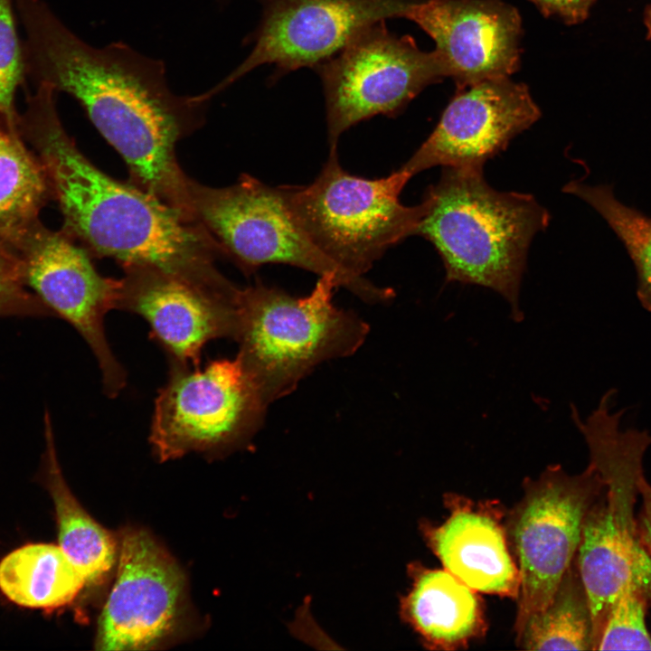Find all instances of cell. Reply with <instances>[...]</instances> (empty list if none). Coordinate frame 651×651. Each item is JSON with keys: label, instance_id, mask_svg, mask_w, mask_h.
Segmentation results:
<instances>
[{"label": "cell", "instance_id": "obj_3", "mask_svg": "<svg viewBox=\"0 0 651 651\" xmlns=\"http://www.w3.org/2000/svg\"><path fill=\"white\" fill-rule=\"evenodd\" d=\"M415 235L432 243L447 282L495 291L509 304L512 318H524L520 289L528 249L547 228L550 214L528 193L499 192L482 166H444L429 186Z\"/></svg>", "mask_w": 651, "mask_h": 651}, {"label": "cell", "instance_id": "obj_16", "mask_svg": "<svg viewBox=\"0 0 651 651\" xmlns=\"http://www.w3.org/2000/svg\"><path fill=\"white\" fill-rule=\"evenodd\" d=\"M575 557L597 650L608 613L627 585L636 584L651 601V556L638 536L617 524L604 489L585 516Z\"/></svg>", "mask_w": 651, "mask_h": 651}, {"label": "cell", "instance_id": "obj_28", "mask_svg": "<svg viewBox=\"0 0 651 651\" xmlns=\"http://www.w3.org/2000/svg\"><path fill=\"white\" fill-rule=\"evenodd\" d=\"M545 16L557 17L568 24L585 21L598 0H530Z\"/></svg>", "mask_w": 651, "mask_h": 651}, {"label": "cell", "instance_id": "obj_5", "mask_svg": "<svg viewBox=\"0 0 651 651\" xmlns=\"http://www.w3.org/2000/svg\"><path fill=\"white\" fill-rule=\"evenodd\" d=\"M410 179L400 169L375 179L351 175L335 147L311 184L280 187L313 244L345 271L364 277L387 250L415 235L423 204L405 206L399 199Z\"/></svg>", "mask_w": 651, "mask_h": 651}, {"label": "cell", "instance_id": "obj_12", "mask_svg": "<svg viewBox=\"0 0 651 651\" xmlns=\"http://www.w3.org/2000/svg\"><path fill=\"white\" fill-rule=\"evenodd\" d=\"M118 542L116 580L99 618L95 648L152 649L181 624L185 578L146 530L125 528Z\"/></svg>", "mask_w": 651, "mask_h": 651}, {"label": "cell", "instance_id": "obj_25", "mask_svg": "<svg viewBox=\"0 0 651 651\" xmlns=\"http://www.w3.org/2000/svg\"><path fill=\"white\" fill-rule=\"evenodd\" d=\"M650 603L636 584L627 585L608 613L597 650H651L646 624Z\"/></svg>", "mask_w": 651, "mask_h": 651}, {"label": "cell", "instance_id": "obj_14", "mask_svg": "<svg viewBox=\"0 0 651 651\" xmlns=\"http://www.w3.org/2000/svg\"><path fill=\"white\" fill-rule=\"evenodd\" d=\"M541 117L529 89L509 78L457 90L439 121L400 168L411 178L433 166H484Z\"/></svg>", "mask_w": 651, "mask_h": 651}, {"label": "cell", "instance_id": "obj_18", "mask_svg": "<svg viewBox=\"0 0 651 651\" xmlns=\"http://www.w3.org/2000/svg\"><path fill=\"white\" fill-rule=\"evenodd\" d=\"M614 392H607L586 420L580 419L574 407L571 415L589 447L590 465L605 486L616 522L624 531L637 535L634 506L639 495V482L645 476L643 457L651 445V435L636 429H619L623 410L609 411Z\"/></svg>", "mask_w": 651, "mask_h": 651}, {"label": "cell", "instance_id": "obj_26", "mask_svg": "<svg viewBox=\"0 0 651 651\" xmlns=\"http://www.w3.org/2000/svg\"><path fill=\"white\" fill-rule=\"evenodd\" d=\"M24 71L12 0H0V108L14 109V97Z\"/></svg>", "mask_w": 651, "mask_h": 651}, {"label": "cell", "instance_id": "obj_17", "mask_svg": "<svg viewBox=\"0 0 651 651\" xmlns=\"http://www.w3.org/2000/svg\"><path fill=\"white\" fill-rule=\"evenodd\" d=\"M425 533L446 571L473 590L518 596L519 571L492 517L459 509L440 526L426 528Z\"/></svg>", "mask_w": 651, "mask_h": 651}, {"label": "cell", "instance_id": "obj_4", "mask_svg": "<svg viewBox=\"0 0 651 651\" xmlns=\"http://www.w3.org/2000/svg\"><path fill=\"white\" fill-rule=\"evenodd\" d=\"M335 288L324 276L303 297L261 281L241 288L236 357L268 406L320 363L353 355L365 342L369 325L334 305Z\"/></svg>", "mask_w": 651, "mask_h": 651}, {"label": "cell", "instance_id": "obj_6", "mask_svg": "<svg viewBox=\"0 0 651 651\" xmlns=\"http://www.w3.org/2000/svg\"><path fill=\"white\" fill-rule=\"evenodd\" d=\"M190 199L194 218L246 276L265 264H288L330 276L338 288L369 304H383L393 296L392 289L350 274L324 255L292 217L280 186L247 174L222 188L192 179Z\"/></svg>", "mask_w": 651, "mask_h": 651}, {"label": "cell", "instance_id": "obj_30", "mask_svg": "<svg viewBox=\"0 0 651 651\" xmlns=\"http://www.w3.org/2000/svg\"><path fill=\"white\" fill-rule=\"evenodd\" d=\"M644 24L646 29V39L651 41V5L645 8Z\"/></svg>", "mask_w": 651, "mask_h": 651}, {"label": "cell", "instance_id": "obj_10", "mask_svg": "<svg viewBox=\"0 0 651 651\" xmlns=\"http://www.w3.org/2000/svg\"><path fill=\"white\" fill-rule=\"evenodd\" d=\"M527 485L512 524L520 576L517 637L553 598L576 556L585 516L605 489L590 465L577 476L550 467Z\"/></svg>", "mask_w": 651, "mask_h": 651}, {"label": "cell", "instance_id": "obj_29", "mask_svg": "<svg viewBox=\"0 0 651 651\" xmlns=\"http://www.w3.org/2000/svg\"><path fill=\"white\" fill-rule=\"evenodd\" d=\"M642 505L637 519V530L639 540L651 556V485L645 476L638 485Z\"/></svg>", "mask_w": 651, "mask_h": 651}, {"label": "cell", "instance_id": "obj_13", "mask_svg": "<svg viewBox=\"0 0 651 651\" xmlns=\"http://www.w3.org/2000/svg\"><path fill=\"white\" fill-rule=\"evenodd\" d=\"M124 271L116 309L146 321L169 367L199 366L209 342L236 340L241 288L232 282L209 284L151 269Z\"/></svg>", "mask_w": 651, "mask_h": 651}, {"label": "cell", "instance_id": "obj_15", "mask_svg": "<svg viewBox=\"0 0 651 651\" xmlns=\"http://www.w3.org/2000/svg\"><path fill=\"white\" fill-rule=\"evenodd\" d=\"M405 17L436 42L446 76L457 90L509 78L519 68L522 21L497 0H412Z\"/></svg>", "mask_w": 651, "mask_h": 651}, {"label": "cell", "instance_id": "obj_20", "mask_svg": "<svg viewBox=\"0 0 651 651\" xmlns=\"http://www.w3.org/2000/svg\"><path fill=\"white\" fill-rule=\"evenodd\" d=\"M410 590L401 600V614L426 642L453 645L469 637L479 623L473 590L448 571L411 570Z\"/></svg>", "mask_w": 651, "mask_h": 651}, {"label": "cell", "instance_id": "obj_2", "mask_svg": "<svg viewBox=\"0 0 651 651\" xmlns=\"http://www.w3.org/2000/svg\"><path fill=\"white\" fill-rule=\"evenodd\" d=\"M55 93L38 85L19 125L44 168L63 230L93 256L110 258L124 270L151 269L199 282H227L215 266L222 251L196 219L110 177L78 149L61 122Z\"/></svg>", "mask_w": 651, "mask_h": 651}, {"label": "cell", "instance_id": "obj_11", "mask_svg": "<svg viewBox=\"0 0 651 651\" xmlns=\"http://www.w3.org/2000/svg\"><path fill=\"white\" fill-rule=\"evenodd\" d=\"M412 0H264L247 58L211 90L212 99L255 68L272 64L280 77L315 68L339 52L364 28L402 17Z\"/></svg>", "mask_w": 651, "mask_h": 651}, {"label": "cell", "instance_id": "obj_7", "mask_svg": "<svg viewBox=\"0 0 651 651\" xmlns=\"http://www.w3.org/2000/svg\"><path fill=\"white\" fill-rule=\"evenodd\" d=\"M267 408L237 357L169 367L155 401L149 442L161 462L191 452L222 456L253 439Z\"/></svg>", "mask_w": 651, "mask_h": 651}, {"label": "cell", "instance_id": "obj_23", "mask_svg": "<svg viewBox=\"0 0 651 651\" xmlns=\"http://www.w3.org/2000/svg\"><path fill=\"white\" fill-rule=\"evenodd\" d=\"M518 638L528 650L592 649L590 609L575 561L549 605L527 620Z\"/></svg>", "mask_w": 651, "mask_h": 651}, {"label": "cell", "instance_id": "obj_1", "mask_svg": "<svg viewBox=\"0 0 651 651\" xmlns=\"http://www.w3.org/2000/svg\"><path fill=\"white\" fill-rule=\"evenodd\" d=\"M25 32V71L72 96L126 162L131 182L193 217L192 179L176 144L203 123L208 99L170 90L165 66L124 42L101 48L69 30L43 0H15Z\"/></svg>", "mask_w": 651, "mask_h": 651}, {"label": "cell", "instance_id": "obj_22", "mask_svg": "<svg viewBox=\"0 0 651 651\" xmlns=\"http://www.w3.org/2000/svg\"><path fill=\"white\" fill-rule=\"evenodd\" d=\"M23 139L15 109L0 108V237L38 219L52 196L42 165Z\"/></svg>", "mask_w": 651, "mask_h": 651}, {"label": "cell", "instance_id": "obj_27", "mask_svg": "<svg viewBox=\"0 0 651 651\" xmlns=\"http://www.w3.org/2000/svg\"><path fill=\"white\" fill-rule=\"evenodd\" d=\"M50 316L44 304L27 289L14 263L0 251V317Z\"/></svg>", "mask_w": 651, "mask_h": 651}, {"label": "cell", "instance_id": "obj_24", "mask_svg": "<svg viewBox=\"0 0 651 651\" xmlns=\"http://www.w3.org/2000/svg\"><path fill=\"white\" fill-rule=\"evenodd\" d=\"M563 191L590 204L622 241L637 270V297L651 312V218L620 203L611 185L591 186L571 181Z\"/></svg>", "mask_w": 651, "mask_h": 651}, {"label": "cell", "instance_id": "obj_8", "mask_svg": "<svg viewBox=\"0 0 651 651\" xmlns=\"http://www.w3.org/2000/svg\"><path fill=\"white\" fill-rule=\"evenodd\" d=\"M0 251L52 316L81 335L98 362L104 392L117 397L127 373L108 344L104 320L117 307L121 280L100 275L84 247L64 230L47 229L39 219L0 237Z\"/></svg>", "mask_w": 651, "mask_h": 651}, {"label": "cell", "instance_id": "obj_19", "mask_svg": "<svg viewBox=\"0 0 651 651\" xmlns=\"http://www.w3.org/2000/svg\"><path fill=\"white\" fill-rule=\"evenodd\" d=\"M42 478L56 514L59 546L80 571L86 586H99L110 574L119 542L83 508L71 491L57 458L49 413L44 416Z\"/></svg>", "mask_w": 651, "mask_h": 651}, {"label": "cell", "instance_id": "obj_9", "mask_svg": "<svg viewBox=\"0 0 651 651\" xmlns=\"http://www.w3.org/2000/svg\"><path fill=\"white\" fill-rule=\"evenodd\" d=\"M384 22L364 28L314 68L324 87L330 148L361 121L399 115L424 88L446 76L435 51H421L412 37L397 36Z\"/></svg>", "mask_w": 651, "mask_h": 651}, {"label": "cell", "instance_id": "obj_21", "mask_svg": "<svg viewBox=\"0 0 651 651\" xmlns=\"http://www.w3.org/2000/svg\"><path fill=\"white\" fill-rule=\"evenodd\" d=\"M84 586L83 575L59 544H26L0 561V590L20 607L56 609L72 602Z\"/></svg>", "mask_w": 651, "mask_h": 651}]
</instances>
